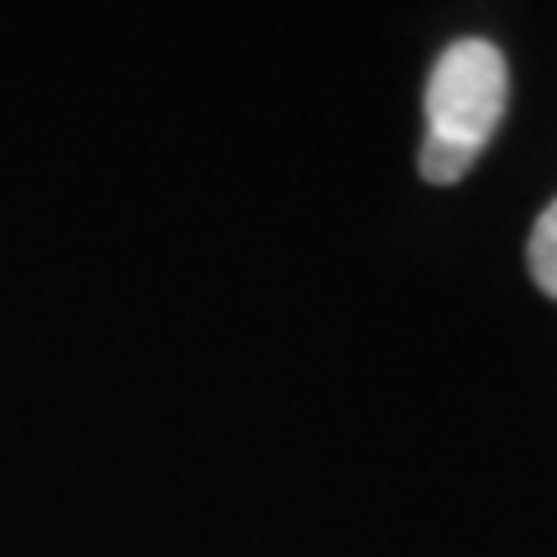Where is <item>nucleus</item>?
<instances>
[{
    "mask_svg": "<svg viewBox=\"0 0 557 557\" xmlns=\"http://www.w3.org/2000/svg\"><path fill=\"white\" fill-rule=\"evenodd\" d=\"M507 61L483 38L446 47L428 79V139L418 149V172L437 186L460 182L507 112Z\"/></svg>",
    "mask_w": 557,
    "mask_h": 557,
    "instance_id": "nucleus-1",
    "label": "nucleus"
},
{
    "mask_svg": "<svg viewBox=\"0 0 557 557\" xmlns=\"http://www.w3.org/2000/svg\"><path fill=\"white\" fill-rule=\"evenodd\" d=\"M530 274L548 298H557V200L539 214L534 233H530Z\"/></svg>",
    "mask_w": 557,
    "mask_h": 557,
    "instance_id": "nucleus-2",
    "label": "nucleus"
}]
</instances>
